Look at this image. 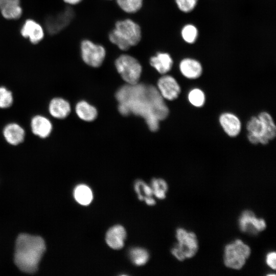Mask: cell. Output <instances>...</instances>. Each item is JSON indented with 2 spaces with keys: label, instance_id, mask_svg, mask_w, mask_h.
Listing matches in <instances>:
<instances>
[{
  "label": "cell",
  "instance_id": "1",
  "mask_svg": "<svg viewBox=\"0 0 276 276\" xmlns=\"http://www.w3.org/2000/svg\"><path fill=\"white\" fill-rule=\"evenodd\" d=\"M116 98L121 114L127 116L133 113L140 116L152 131L158 130L159 121L165 119L169 114L164 98L158 90L151 85L137 83L123 86L117 92Z\"/></svg>",
  "mask_w": 276,
  "mask_h": 276
},
{
  "label": "cell",
  "instance_id": "2",
  "mask_svg": "<svg viewBox=\"0 0 276 276\" xmlns=\"http://www.w3.org/2000/svg\"><path fill=\"white\" fill-rule=\"evenodd\" d=\"M45 250L44 241L40 237L20 234L16 242L15 264L23 272L34 273L38 269Z\"/></svg>",
  "mask_w": 276,
  "mask_h": 276
},
{
  "label": "cell",
  "instance_id": "3",
  "mask_svg": "<svg viewBox=\"0 0 276 276\" xmlns=\"http://www.w3.org/2000/svg\"><path fill=\"white\" fill-rule=\"evenodd\" d=\"M114 65L118 73L128 84L138 83L142 75V66L134 56L122 53L115 59Z\"/></svg>",
  "mask_w": 276,
  "mask_h": 276
},
{
  "label": "cell",
  "instance_id": "4",
  "mask_svg": "<svg viewBox=\"0 0 276 276\" xmlns=\"http://www.w3.org/2000/svg\"><path fill=\"white\" fill-rule=\"evenodd\" d=\"M176 237L178 244L171 251L178 260L182 261L195 255L198 249V243L194 233L178 228L176 232Z\"/></svg>",
  "mask_w": 276,
  "mask_h": 276
},
{
  "label": "cell",
  "instance_id": "5",
  "mask_svg": "<svg viewBox=\"0 0 276 276\" xmlns=\"http://www.w3.org/2000/svg\"><path fill=\"white\" fill-rule=\"evenodd\" d=\"M79 51L84 63L95 68L102 65L107 55V50L104 45L88 38L81 40Z\"/></svg>",
  "mask_w": 276,
  "mask_h": 276
},
{
  "label": "cell",
  "instance_id": "6",
  "mask_svg": "<svg viewBox=\"0 0 276 276\" xmlns=\"http://www.w3.org/2000/svg\"><path fill=\"white\" fill-rule=\"evenodd\" d=\"M251 253L250 247L240 239L227 244L224 248L223 261L230 268L239 270L242 268Z\"/></svg>",
  "mask_w": 276,
  "mask_h": 276
},
{
  "label": "cell",
  "instance_id": "7",
  "mask_svg": "<svg viewBox=\"0 0 276 276\" xmlns=\"http://www.w3.org/2000/svg\"><path fill=\"white\" fill-rule=\"evenodd\" d=\"M113 27L129 42L131 48L137 46L143 39L142 27L133 19L127 17L117 19Z\"/></svg>",
  "mask_w": 276,
  "mask_h": 276
},
{
  "label": "cell",
  "instance_id": "8",
  "mask_svg": "<svg viewBox=\"0 0 276 276\" xmlns=\"http://www.w3.org/2000/svg\"><path fill=\"white\" fill-rule=\"evenodd\" d=\"M74 12L70 6L55 14L48 15L44 20V29L50 35H55L62 31L71 22Z\"/></svg>",
  "mask_w": 276,
  "mask_h": 276
},
{
  "label": "cell",
  "instance_id": "9",
  "mask_svg": "<svg viewBox=\"0 0 276 276\" xmlns=\"http://www.w3.org/2000/svg\"><path fill=\"white\" fill-rule=\"evenodd\" d=\"M239 226L243 232L256 234L264 231L266 224L263 219L257 218L252 211L245 210L239 217Z\"/></svg>",
  "mask_w": 276,
  "mask_h": 276
},
{
  "label": "cell",
  "instance_id": "10",
  "mask_svg": "<svg viewBox=\"0 0 276 276\" xmlns=\"http://www.w3.org/2000/svg\"><path fill=\"white\" fill-rule=\"evenodd\" d=\"M21 36L32 44L40 42L45 36V29L40 23L32 18L25 20L20 29Z\"/></svg>",
  "mask_w": 276,
  "mask_h": 276
},
{
  "label": "cell",
  "instance_id": "11",
  "mask_svg": "<svg viewBox=\"0 0 276 276\" xmlns=\"http://www.w3.org/2000/svg\"><path fill=\"white\" fill-rule=\"evenodd\" d=\"M158 90L162 96L168 100L176 99L180 93V87L175 79L170 75L162 76L157 82Z\"/></svg>",
  "mask_w": 276,
  "mask_h": 276
},
{
  "label": "cell",
  "instance_id": "12",
  "mask_svg": "<svg viewBox=\"0 0 276 276\" xmlns=\"http://www.w3.org/2000/svg\"><path fill=\"white\" fill-rule=\"evenodd\" d=\"M247 129L248 131V139L252 144L265 145L269 142L263 125L258 117H252L250 119L247 123Z\"/></svg>",
  "mask_w": 276,
  "mask_h": 276
},
{
  "label": "cell",
  "instance_id": "13",
  "mask_svg": "<svg viewBox=\"0 0 276 276\" xmlns=\"http://www.w3.org/2000/svg\"><path fill=\"white\" fill-rule=\"evenodd\" d=\"M149 63L158 73L165 74L171 70L173 60L169 53L158 51L150 57Z\"/></svg>",
  "mask_w": 276,
  "mask_h": 276
},
{
  "label": "cell",
  "instance_id": "14",
  "mask_svg": "<svg viewBox=\"0 0 276 276\" xmlns=\"http://www.w3.org/2000/svg\"><path fill=\"white\" fill-rule=\"evenodd\" d=\"M0 13L7 20L19 19L23 13L20 0H0Z\"/></svg>",
  "mask_w": 276,
  "mask_h": 276
},
{
  "label": "cell",
  "instance_id": "15",
  "mask_svg": "<svg viewBox=\"0 0 276 276\" xmlns=\"http://www.w3.org/2000/svg\"><path fill=\"white\" fill-rule=\"evenodd\" d=\"M32 133L42 139L48 137L51 133L53 126L50 120L42 115L34 116L31 121Z\"/></svg>",
  "mask_w": 276,
  "mask_h": 276
},
{
  "label": "cell",
  "instance_id": "16",
  "mask_svg": "<svg viewBox=\"0 0 276 276\" xmlns=\"http://www.w3.org/2000/svg\"><path fill=\"white\" fill-rule=\"evenodd\" d=\"M180 73L185 77L195 79L199 78L202 73V66L197 60L192 58L182 59L179 64Z\"/></svg>",
  "mask_w": 276,
  "mask_h": 276
},
{
  "label": "cell",
  "instance_id": "17",
  "mask_svg": "<svg viewBox=\"0 0 276 276\" xmlns=\"http://www.w3.org/2000/svg\"><path fill=\"white\" fill-rule=\"evenodd\" d=\"M126 232L121 225H116L110 227L106 234L105 240L107 245L114 249H120L124 245Z\"/></svg>",
  "mask_w": 276,
  "mask_h": 276
},
{
  "label": "cell",
  "instance_id": "18",
  "mask_svg": "<svg viewBox=\"0 0 276 276\" xmlns=\"http://www.w3.org/2000/svg\"><path fill=\"white\" fill-rule=\"evenodd\" d=\"M6 141L10 145L16 146L21 143L25 137V131L18 124L10 123L7 124L3 130Z\"/></svg>",
  "mask_w": 276,
  "mask_h": 276
},
{
  "label": "cell",
  "instance_id": "19",
  "mask_svg": "<svg viewBox=\"0 0 276 276\" xmlns=\"http://www.w3.org/2000/svg\"><path fill=\"white\" fill-rule=\"evenodd\" d=\"M220 124L229 136L235 137L239 134L241 130V122L239 118L233 113L225 112L219 117Z\"/></svg>",
  "mask_w": 276,
  "mask_h": 276
},
{
  "label": "cell",
  "instance_id": "20",
  "mask_svg": "<svg viewBox=\"0 0 276 276\" xmlns=\"http://www.w3.org/2000/svg\"><path fill=\"white\" fill-rule=\"evenodd\" d=\"M48 110L50 114L53 117L58 119H63L70 114L71 106L66 100L56 97L50 101Z\"/></svg>",
  "mask_w": 276,
  "mask_h": 276
},
{
  "label": "cell",
  "instance_id": "21",
  "mask_svg": "<svg viewBox=\"0 0 276 276\" xmlns=\"http://www.w3.org/2000/svg\"><path fill=\"white\" fill-rule=\"evenodd\" d=\"M76 112L81 120L85 121H93L97 116L96 108L85 101L79 102L76 106Z\"/></svg>",
  "mask_w": 276,
  "mask_h": 276
},
{
  "label": "cell",
  "instance_id": "22",
  "mask_svg": "<svg viewBox=\"0 0 276 276\" xmlns=\"http://www.w3.org/2000/svg\"><path fill=\"white\" fill-rule=\"evenodd\" d=\"M116 6L125 14L132 15L143 8L144 0H114Z\"/></svg>",
  "mask_w": 276,
  "mask_h": 276
},
{
  "label": "cell",
  "instance_id": "23",
  "mask_svg": "<svg viewBox=\"0 0 276 276\" xmlns=\"http://www.w3.org/2000/svg\"><path fill=\"white\" fill-rule=\"evenodd\" d=\"M74 196L76 201L82 205H87L93 198V192L90 188L84 185H78L74 191Z\"/></svg>",
  "mask_w": 276,
  "mask_h": 276
},
{
  "label": "cell",
  "instance_id": "24",
  "mask_svg": "<svg viewBox=\"0 0 276 276\" xmlns=\"http://www.w3.org/2000/svg\"><path fill=\"white\" fill-rule=\"evenodd\" d=\"M108 41L122 52L128 51L131 48L129 42L123 38L113 27L108 32Z\"/></svg>",
  "mask_w": 276,
  "mask_h": 276
},
{
  "label": "cell",
  "instance_id": "25",
  "mask_svg": "<svg viewBox=\"0 0 276 276\" xmlns=\"http://www.w3.org/2000/svg\"><path fill=\"white\" fill-rule=\"evenodd\" d=\"M262 122L269 140L273 139L276 135V127L271 116L266 112L260 113L258 117Z\"/></svg>",
  "mask_w": 276,
  "mask_h": 276
},
{
  "label": "cell",
  "instance_id": "26",
  "mask_svg": "<svg viewBox=\"0 0 276 276\" xmlns=\"http://www.w3.org/2000/svg\"><path fill=\"white\" fill-rule=\"evenodd\" d=\"M180 35L185 42L193 44L197 40L199 32L197 28L194 25L187 24L181 28Z\"/></svg>",
  "mask_w": 276,
  "mask_h": 276
},
{
  "label": "cell",
  "instance_id": "27",
  "mask_svg": "<svg viewBox=\"0 0 276 276\" xmlns=\"http://www.w3.org/2000/svg\"><path fill=\"white\" fill-rule=\"evenodd\" d=\"M129 255L132 262L137 266L145 264L149 257L148 251L141 247H134L131 249Z\"/></svg>",
  "mask_w": 276,
  "mask_h": 276
},
{
  "label": "cell",
  "instance_id": "28",
  "mask_svg": "<svg viewBox=\"0 0 276 276\" xmlns=\"http://www.w3.org/2000/svg\"><path fill=\"white\" fill-rule=\"evenodd\" d=\"M151 188L153 195L158 199H163L166 197L168 190L167 182L162 178H153L151 182Z\"/></svg>",
  "mask_w": 276,
  "mask_h": 276
},
{
  "label": "cell",
  "instance_id": "29",
  "mask_svg": "<svg viewBox=\"0 0 276 276\" xmlns=\"http://www.w3.org/2000/svg\"><path fill=\"white\" fill-rule=\"evenodd\" d=\"M134 190L137 194V197L140 200L146 201L152 198L153 194L151 187L141 180H137L134 183Z\"/></svg>",
  "mask_w": 276,
  "mask_h": 276
},
{
  "label": "cell",
  "instance_id": "30",
  "mask_svg": "<svg viewBox=\"0 0 276 276\" xmlns=\"http://www.w3.org/2000/svg\"><path fill=\"white\" fill-rule=\"evenodd\" d=\"M188 99L193 106L201 107L205 102V96L203 92L198 88L191 90L188 95Z\"/></svg>",
  "mask_w": 276,
  "mask_h": 276
},
{
  "label": "cell",
  "instance_id": "31",
  "mask_svg": "<svg viewBox=\"0 0 276 276\" xmlns=\"http://www.w3.org/2000/svg\"><path fill=\"white\" fill-rule=\"evenodd\" d=\"M13 102L12 92L5 86H0V108L10 107Z\"/></svg>",
  "mask_w": 276,
  "mask_h": 276
},
{
  "label": "cell",
  "instance_id": "32",
  "mask_svg": "<svg viewBox=\"0 0 276 276\" xmlns=\"http://www.w3.org/2000/svg\"><path fill=\"white\" fill-rule=\"evenodd\" d=\"M177 8L181 12L188 13L196 7L198 0H174Z\"/></svg>",
  "mask_w": 276,
  "mask_h": 276
},
{
  "label": "cell",
  "instance_id": "33",
  "mask_svg": "<svg viewBox=\"0 0 276 276\" xmlns=\"http://www.w3.org/2000/svg\"><path fill=\"white\" fill-rule=\"evenodd\" d=\"M266 263L272 269L276 267V254L275 252H270L266 256Z\"/></svg>",
  "mask_w": 276,
  "mask_h": 276
},
{
  "label": "cell",
  "instance_id": "34",
  "mask_svg": "<svg viewBox=\"0 0 276 276\" xmlns=\"http://www.w3.org/2000/svg\"><path fill=\"white\" fill-rule=\"evenodd\" d=\"M67 6H72L80 4L84 0H62Z\"/></svg>",
  "mask_w": 276,
  "mask_h": 276
},
{
  "label": "cell",
  "instance_id": "35",
  "mask_svg": "<svg viewBox=\"0 0 276 276\" xmlns=\"http://www.w3.org/2000/svg\"><path fill=\"white\" fill-rule=\"evenodd\" d=\"M105 1H107V2H111V1H114V0H104Z\"/></svg>",
  "mask_w": 276,
  "mask_h": 276
}]
</instances>
